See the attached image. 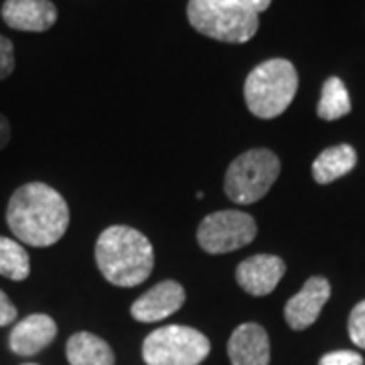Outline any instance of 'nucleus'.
I'll list each match as a JSON object with an SVG mask.
<instances>
[{
  "label": "nucleus",
  "instance_id": "8",
  "mask_svg": "<svg viewBox=\"0 0 365 365\" xmlns=\"http://www.w3.org/2000/svg\"><path fill=\"white\" fill-rule=\"evenodd\" d=\"M331 297V284L323 276H313L304 282V287L288 300L284 307V319L290 329L304 331L319 319V314Z\"/></svg>",
  "mask_w": 365,
  "mask_h": 365
},
{
  "label": "nucleus",
  "instance_id": "12",
  "mask_svg": "<svg viewBox=\"0 0 365 365\" xmlns=\"http://www.w3.org/2000/svg\"><path fill=\"white\" fill-rule=\"evenodd\" d=\"M2 21L14 31L43 33L57 23V9L51 0H6Z\"/></svg>",
  "mask_w": 365,
  "mask_h": 365
},
{
  "label": "nucleus",
  "instance_id": "19",
  "mask_svg": "<svg viewBox=\"0 0 365 365\" xmlns=\"http://www.w3.org/2000/svg\"><path fill=\"white\" fill-rule=\"evenodd\" d=\"M14 71V45L13 41L0 35V81Z\"/></svg>",
  "mask_w": 365,
  "mask_h": 365
},
{
  "label": "nucleus",
  "instance_id": "20",
  "mask_svg": "<svg viewBox=\"0 0 365 365\" xmlns=\"http://www.w3.org/2000/svg\"><path fill=\"white\" fill-rule=\"evenodd\" d=\"M319 365H364V357L355 351H331L321 357Z\"/></svg>",
  "mask_w": 365,
  "mask_h": 365
},
{
  "label": "nucleus",
  "instance_id": "21",
  "mask_svg": "<svg viewBox=\"0 0 365 365\" xmlns=\"http://www.w3.org/2000/svg\"><path fill=\"white\" fill-rule=\"evenodd\" d=\"M16 314H19V311L13 304V300L0 290V327L13 325L14 321H16Z\"/></svg>",
  "mask_w": 365,
  "mask_h": 365
},
{
  "label": "nucleus",
  "instance_id": "7",
  "mask_svg": "<svg viewBox=\"0 0 365 365\" xmlns=\"http://www.w3.org/2000/svg\"><path fill=\"white\" fill-rule=\"evenodd\" d=\"M256 234L258 225L250 213L240 209H223L203 217L197 230V242L207 254H227L252 244Z\"/></svg>",
  "mask_w": 365,
  "mask_h": 365
},
{
  "label": "nucleus",
  "instance_id": "15",
  "mask_svg": "<svg viewBox=\"0 0 365 365\" xmlns=\"http://www.w3.org/2000/svg\"><path fill=\"white\" fill-rule=\"evenodd\" d=\"M357 165V153L351 144H337L325 148L313 163L314 181L327 185L345 177Z\"/></svg>",
  "mask_w": 365,
  "mask_h": 365
},
{
  "label": "nucleus",
  "instance_id": "2",
  "mask_svg": "<svg viewBox=\"0 0 365 365\" xmlns=\"http://www.w3.org/2000/svg\"><path fill=\"white\" fill-rule=\"evenodd\" d=\"M96 264L110 284L138 287L155 268V250L143 232L128 225H110L96 242Z\"/></svg>",
  "mask_w": 365,
  "mask_h": 365
},
{
  "label": "nucleus",
  "instance_id": "1",
  "mask_svg": "<svg viewBox=\"0 0 365 365\" xmlns=\"http://www.w3.org/2000/svg\"><path fill=\"white\" fill-rule=\"evenodd\" d=\"M6 223L16 242L35 248L57 244L69 227V207L59 191L45 182L19 187L6 207Z\"/></svg>",
  "mask_w": 365,
  "mask_h": 365
},
{
  "label": "nucleus",
  "instance_id": "18",
  "mask_svg": "<svg viewBox=\"0 0 365 365\" xmlns=\"http://www.w3.org/2000/svg\"><path fill=\"white\" fill-rule=\"evenodd\" d=\"M347 331H349V337H351L353 343L365 349V300L353 307L351 314H349V323H347Z\"/></svg>",
  "mask_w": 365,
  "mask_h": 365
},
{
  "label": "nucleus",
  "instance_id": "24",
  "mask_svg": "<svg viewBox=\"0 0 365 365\" xmlns=\"http://www.w3.org/2000/svg\"><path fill=\"white\" fill-rule=\"evenodd\" d=\"M23 365H37V364H23Z\"/></svg>",
  "mask_w": 365,
  "mask_h": 365
},
{
  "label": "nucleus",
  "instance_id": "5",
  "mask_svg": "<svg viewBox=\"0 0 365 365\" xmlns=\"http://www.w3.org/2000/svg\"><path fill=\"white\" fill-rule=\"evenodd\" d=\"M280 175V160L268 148L240 155L225 173V195L237 205H252L266 195Z\"/></svg>",
  "mask_w": 365,
  "mask_h": 365
},
{
  "label": "nucleus",
  "instance_id": "14",
  "mask_svg": "<svg viewBox=\"0 0 365 365\" xmlns=\"http://www.w3.org/2000/svg\"><path fill=\"white\" fill-rule=\"evenodd\" d=\"M67 361L69 365H114L116 357L112 347L102 337L79 331L67 341Z\"/></svg>",
  "mask_w": 365,
  "mask_h": 365
},
{
  "label": "nucleus",
  "instance_id": "13",
  "mask_svg": "<svg viewBox=\"0 0 365 365\" xmlns=\"http://www.w3.org/2000/svg\"><path fill=\"white\" fill-rule=\"evenodd\" d=\"M232 365H270V339L258 323H244L227 341Z\"/></svg>",
  "mask_w": 365,
  "mask_h": 365
},
{
  "label": "nucleus",
  "instance_id": "4",
  "mask_svg": "<svg viewBox=\"0 0 365 365\" xmlns=\"http://www.w3.org/2000/svg\"><path fill=\"white\" fill-rule=\"evenodd\" d=\"M187 19L209 39L235 45L248 43L260 26L258 14L232 0H189Z\"/></svg>",
  "mask_w": 365,
  "mask_h": 365
},
{
  "label": "nucleus",
  "instance_id": "9",
  "mask_svg": "<svg viewBox=\"0 0 365 365\" xmlns=\"http://www.w3.org/2000/svg\"><path fill=\"white\" fill-rule=\"evenodd\" d=\"M287 272L282 258L272 254H258L244 260L235 270V280L252 297L270 294Z\"/></svg>",
  "mask_w": 365,
  "mask_h": 365
},
{
  "label": "nucleus",
  "instance_id": "6",
  "mask_svg": "<svg viewBox=\"0 0 365 365\" xmlns=\"http://www.w3.org/2000/svg\"><path fill=\"white\" fill-rule=\"evenodd\" d=\"M211 351L209 339L193 327L170 325L153 331L143 343L146 365H199Z\"/></svg>",
  "mask_w": 365,
  "mask_h": 365
},
{
  "label": "nucleus",
  "instance_id": "22",
  "mask_svg": "<svg viewBox=\"0 0 365 365\" xmlns=\"http://www.w3.org/2000/svg\"><path fill=\"white\" fill-rule=\"evenodd\" d=\"M232 2H237V4L246 6L248 11H252V13H256V14L268 11V6L272 4V0H232Z\"/></svg>",
  "mask_w": 365,
  "mask_h": 365
},
{
  "label": "nucleus",
  "instance_id": "17",
  "mask_svg": "<svg viewBox=\"0 0 365 365\" xmlns=\"http://www.w3.org/2000/svg\"><path fill=\"white\" fill-rule=\"evenodd\" d=\"M31 274V258L25 246L16 240L0 235V276L21 282Z\"/></svg>",
  "mask_w": 365,
  "mask_h": 365
},
{
  "label": "nucleus",
  "instance_id": "10",
  "mask_svg": "<svg viewBox=\"0 0 365 365\" xmlns=\"http://www.w3.org/2000/svg\"><path fill=\"white\" fill-rule=\"evenodd\" d=\"M185 288L179 282L165 280L146 290L140 299L134 300L130 313L140 323H158L177 313L185 302Z\"/></svg>",
  "mask_w": 365,
  "mask_h": 365
},
{
  "label": "nucleus",
  "instance_id": "16",
  "mask_svg": "<svg viewBox=\"0 0 365 365\" xmlns=\"http://www.w3.org/2000/svg\"><path fill=\"white\" fill-rule=\"evenodd\" d=\"M349 112H351V100H349V91L345 88V83L339 78H329L323 83L321 100L317 106L319 118L333 122V120L347 116Z\"/></svg>",
  "mask_w": 365,
  "mask_h": 365
},
{
  "label": "nucleus",
  "instance_id": "11",
  "mask_svg": "<svg viewBox=\"0 0 365 365\" xmlns=\"http://www.w3.org/2000/svg\"><path fill=\"white\" fill-rule=\"evenodd\" d=\"M55 337H57V323L49 314L35 313L25 317L13 327L9 335V347L21 357H31L49 347Z\"/></svg>",
  "mask_w": 365,
  "mask_h": 365
},
{
  "label": "nucleus",
  "instance_id": "3",
  "mask_svg": "<svg viewBox=\"0 0 365 365\" xmlns=\"http://www.w3.org/2000/svg\"><path fill=\"white\" fill-rule=\"evenodd\" d=\"M299 90V73L287 59H268L250 71L244 83L246 106L254 116L272 120L284 114Z\"/></svg>",
  "mask_w": 365,
  "mask_h": 365
},
{
  "label": "nucleus",
  "instance_id": "23",
  "mask_svg": "<svg viewBox=\"0 0 365 365\" xmlns=\"http://www.w3.org/2000/svg\"><path fill=\"white\" fill-rule=\"evenodd\" d=\"M9 143H11V122H9V118L0 114V150L6 148Z\"/></svg>",
  "mask_w": 365,
  "mask_h": 365
}]
</instances>
